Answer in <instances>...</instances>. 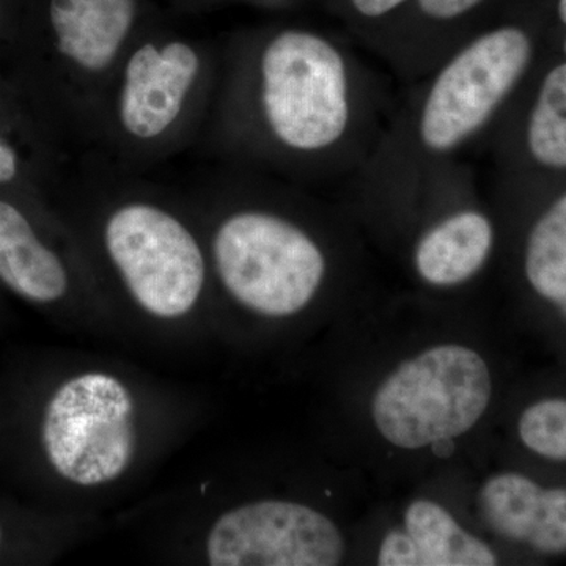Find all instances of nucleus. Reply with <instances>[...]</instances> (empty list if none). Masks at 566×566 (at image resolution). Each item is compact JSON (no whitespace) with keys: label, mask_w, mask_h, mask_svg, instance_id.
Returning a JSON list of instances; mask_svg holds the SVG:
<instances>
[{"label":"nucleus","mask_w":566,"mask_h":566,"mask_svg":"<svg viewBox=\"0 0 566 566\" xmlns=\"http://www.w3.org/2000/svg\"><path fill=\"white\" fill-rule=\"evenodd\" d=\"M363 66L340 43L286 28L222 48L205 151L222 164L290 181L344 167L365 132Z\"/></svg>","instance_id":"nucleus-1"},{"label":"nucleus","mask_w":566,"mask_h":566,"mask_svg":"<svg viewBox=\"0 0 566 566\" xmlns=\"http://www.w3.org/2000/svg\"><path fill=\"white\" fill-rule=\"evenodd\" d=\"M222 50L144 31L123 59L92 151L145 174L200 145L221 80Z\"/></svg>","instance_id":"nucleus-2"},{"label":"nucleus","mask_w":566,"mask_h":566,"mask_svg":"<svg viewBox=\"0 0 566 566\" xmlns=\"http://www.w3.org/2000/svg\"><path fill=\"white\" fill-rule=\"evenodd\" d=\"M76 180L102 205L99 245L129 296L156 318L188 315L202 297L210 268L169 192L98 151L82 153Z\"/></svg>","instance_id":"nucleus-3"},{"label":"nucleus","mask_w":566,"mask_h":566,"mask_svg":"<svg viewBox=\"0 0 566 566\" xmlns=\"http://www.w3.org/2000/svg\"><path fill=\"white\" fill-rule=\"evenodd\" d=\"M205 181L223 203L210 238L212 271L223 290L270 318L307 307L327 274L318 241L283 212L253 202L243 167L221 164Z\"/></svg>","instance_id":"nucleus-4"},{"label":"nucleus","mask_w":566,"mask_h":566,"mask_svg":"<svg viewBox=\"0 0 566 566\" xmlns=\"http://www.w3.org/2000/svg\"><path fill=\"white\" fill-rule=\"evenodd\" d=\"M534 57L524 29L502 25L453 51L424 85L412 117L416 150L424 159L457 155L502 109Z\"/></svg>","instance_id":"nucleus-5"},{"label":"nucleus","mask_w":566,"mask_h":566,"mask_svg":"<svg viewBox=\"0 0 566 566\" xmlns=\"http://www.w3.org/2000/svg\"><path fill=\"white\" fill-rule=\"evenodd\" d=\"M48 29L59 120L82 153L92 151L112 82L144 32L140 0H50Z\"/></svg>","instance_id":"nucleus-6"},{"label":"nucleus","mask_w":566,"mask_h":566,"mask_svg":"<svg viewBox=\"0 0 566 566\" xmlns=\"http://www.w3.org/2000/svg\"><path fill=\"white\" fill-rule=\"evenodd\" d=\"M491 375L474 349L442 345L406 360L379 386L371 415L401 449H422L471 430L491 400Z\"/></svg>","instance_id":"nucleus-7"},{"label":"nucleus","mask_w":566,"mask_h":566,"mask_svg":"<svg viewBox=\"0 0 566 566\" xmlns=\"http://www.w3.org/2000/svg\"><path fill=\"white\" fill-rule=\"evenodd\" d=\"M41 441L52 468L74 485L115 482L136 453L132 392L102 371L74 376L52 395Z\"/></svg>","instance_id":"nucleus-8"},{"label":"nucleus","mask_w":566,"mask_h":566,"mask_svg":"<svg viewBox=\"0 0 566 566\" xmlns=\"http://www.w3.org/2000/svg\"><path fill=\"white\" fill-rule=\"evenodd\" d=\"M345 539L329 520L303 504L260 501L223 513L207 538L212 566H335Z\"/></svg>","instance_id":"nucleus-9"},{"label":"nucleus","mask_w":566,"mask_h":566,"mask_svg":"<svg viewBox=\"0 0 566 566\" xmlns=\"http://www.w3.org/2000/svg\"><path fill=\"white\" fill-rule=\"evenodd\" d=\"M479 504L495 534L538 553H565L566 488L545 490L527 476L506 472L488 480Z\"/></svg>","instance_id":"nucleus-10"},{"label":"nucleus","mask_w":566,"mask_h":566,"mask_svg":"<svg viewBox=\"0 0 566 566\" xmlns=\"http://www.w3.org/2000/svg\"><path fill=\"white\" fill-rule=\"evenodd\" d=\"M0 281L39 304L61 301L70 292L69 268L43 243L24 212L0 199Z\"/></svg>","instance_id":"nucleus-11"},{"label":"nucleus","mask_w":566,"mask_h":566,"mask_svg":"<svg viewBox=\"0 0 566 566\" xmlns=\"http://www.w3.org/2000/svg\"><path fill=\"white\" fill-rule=\"evenodd\" d=\"M493 244L490 218L476 208H463L422 234L415 249L417 274L430 285H460L482 270Z\"/></svg>","instance_id":"nucleus-12"},{"label":"nucleus","mask_w":566,"mask_h":566,"mask_svg":"<svg viewBox=\"0 0 566 566\" xmlns=\"http://www.w3.org/2000/svg\"><path fill=\"white\" fill-rule=\"evenodd\" d=\"M406 532L415 539L423 566H493L497 557L482 539L465 532L441 505L412 502L406 510Z\"/></svg>","instance_id":"nucleus-13"},{"label":"nucleus","mask_w":566,"mask_h":566,"mask_svg":"<svg viewBox=\"0 0 566 566\" xmlns=\"http://www.w3.org/2000/svg\"><path fill=\"white\" fill-rule=\"evenodd\" d=\"M524 268L532 289L566 312V192L532 227Z\"/></svg>","instance_id":"nucleus-14"},{"label":"nucleus","mask_w":566,"mask_h":566,"mask_svg":"<svg viewBox=\"0 0 566 566\" xmlns=\"http://www.w3.org/2000/svg\"><path fill=\"white\" fill-rule=\"evenodd\" d=\"M528 155L538 166L566 170V61L547 71L526 126Z\"/></svg>","instance_id":"nucleus-15"},{"label":"nucleus","mask_w":566,"mask_h":566,"mask_svg":"<svg viewBox=\"0 0 566 566\" xmlns=\"http://www.w3.org/2000/svg\"><path fill=\"white\" fill-rule=\"evenodd\" d=\"M521 441L536 455L566 461V400H543L521 416Z\"/></svg>","instance_id":"nucleus-16"},{"label":"nucleus","mask_w":566,"mask_h":566,"mask_svg":"<svg viewBox=\"0 0 566 566\" xmlns=\"http://www.w3.org/2000/svg\"><path fill=\"white\" fill-rule=\"evenodd\" d=\"M378 564L381 566H423L415 539L406 531H394L386 535L381 547H379Z\"/></svg>","instance_id":"nucleus-17"},{"label":"nucleus","mask_w":566,"mask_h":566,"mask_svg":"<svg viewBox=\"0 0 566 566\" xmlns=\"http://www.w3.org/2000/svg\"><path fill=\"white\" fill-rule=\"evenodd\" d=\"M485 0H417L420 13L434 22H452L471 13Z\"/></svg>","instance_id":"nucleus-18"},{"label":"nucleus","mask_w":566,"mask_h":566,"mask_svg":"<svg viewBox=\"0 0 566 566\" xmlns=\"http://www.w3.org/2000/svg\"><path fill=\"white\" fill-rule=\"evenodd\" d=\"M21 177V156L9 140L0 137V186L11 185Z\"/></svg>","instance_id":"nucleus-19"},{"label":"nucleus","mask_w":566,"mask_h":566,"mask_svg":"<svg viewBox=\"0 0 566 566\" xmlns=\"http://www.w3.org/2000/svg\"><path fill=\"white\" fill-rule=\"evenodd\" d=\"M405 2L408 0H352V6L360 17L367 18V20H378V18L392 13Z\"/></svg>","instance_id":"nucleus-20"},{"label":"nucleus","mask_w":566,"mask_h":566,"mask_svg":"<svg viewBox=\"0 0 566 566\" xmlns=\"http://www.w3.org/2000/svg\"><path fill=\"white\" fill-rule=\"evenodd\" d=\"M431 447H433L436 455L441 458L452 455L453 449H455V447H453V439H439V441L433 442Z\"/></svg>","instance_id":"nucleus-21"},{"label":"nucleus","mask_w":566,"mask_h":566,"mask_svg":"<svg viewBox=\"0 0 566 566\" xmlns=\"http://www.w3.org/2000/svg\"><path fill=\"white\" fill-rule=\"evenodd\" d=\"M557 11L558 18H560V21L566 25V0H558Z\"/></svg>","instance_id":"nucleus-22"},{"label":"nucleus","mask_w":566,"mask_h":566,"mask_svg":"<svg viewBox=\"0 0 566 566\" xmlns=\"http://www.w3.org/2000/svg\"><path fill=\"white\" fill-rule=\"evenodd\" d=\"M564 52H565V55H566V36H565V41H564Z\"/></svg>","instance_id":"nucleus-23"},{"label":"nucleus","mask_w":566,"mask_h":566,"mask_svg":"<svg viewBox=\"0 0 566 566\" xmlns=\"http://www.w3.org/2000/svg\"><path fill=\"white\" fill-rule=\"evenodd\" d=\"M0 542H2V531H0Z\"/></svg>","instance_id":"nucleus-24"}]
</instances>
